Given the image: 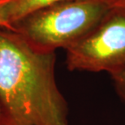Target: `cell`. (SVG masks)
<instances>
[{"mask_svg":"<svg viewBox=\"0 0 125 125\" xmlns=\"http://www.w3.org/2000/svg\"><path fill=\"white\" fill-rule=\"evenodd\" d=\"M55 53L0 29V104L7 125H69L54 74Z\"/></svg>","mask_w":125,"mask_h":125,"instance_id":"1","label":"cell"},{"mask_svg":"<svg viewBox=\"0 0 125 125\" xmlns=\"http://www.w3.org/2000/svg\"><path fill=\"white\" fill-rule=\"evenodd\" d=\"M114 8L106 0H68L21 19L13 30L37 49H67L90 32Z\"/></svg>","mask_w":125,"mask_h":125,"instance_id":"2","label":"cell"},{"mask_svg":"<svg viewBox=\"0 0 125 125\" xmlns=\"http://www.w3.org/2000/svg\"><path fill=\"white\" fill-rule=\"evenodd\" d=\"M66 62L71 71L106 72L125 67V11L114 8L90 32L67 47Z\"/></svg>","mask_w":125,"mask_h":125,"instance_id":"3","label":"cell"},{"mask_svg":"<svg viewBox=\"0 0 125 125\" xmlns=\"http://www.w3.org/2000/svg\"><path fill=\"white\" fill-rule=\"evenodd\" d=\"M64 1L68 0H10L9 17L12 28L15 23L33 12Z\"/></svg>","mask_w":125,"mask_h":125,"instance_id":"4","label":"cell"},{"mask_svg":"<svg viewBox=\"0 0 125 125\" xmlns=\"http://www.w3.org/2000/svg\"><path fill=\"white\" fill-rule=\"evenodd\" d=\"M111 76L117 94L125 103V67L119 71L111 74Z\"/></svg>","mask_w":125,"mask_h":125,"instance_id":"5","label":"cell"},{"mask_svg":"<svg viewBox=\"0 0 125 125\" xmlns=\"http://www.w3.org/2000/svg\"><path fill=\"white\" fill-rule=\"evenodd\" d=\"M9 2L10 0H0V29L13 30L9 17Z\"/></svg>","mask_w":125,"mask_h":125,"instance_id":"6","label":"cell"},{"mask_svg":"<svg viewBox=\"0 0 125 125\" xmlns=\"http://www.w3.org/2000/svg\"><path fill=\"white\" fill-rule=\"evenodd\" d=\"M106 1L112 8H125V0H106Z\"/></svg>","mask_w":125,"mask_h":125,"instance_id":"7","label":"cell"},{"mask_svg":"<svg viewBox=\"0 0 125 125\" xmlns=\"http://www.w3.org/2000/svg\"><path fill=\"white\" fill-rule=\"evenodd\" d=\"M0 125H7L6 119H5L3 111H2L1 104H0Z\"/></svg>","mask_w":125,"mask_h":125,"instance_id":"8","label":"cell"},{"mask_svg":"<svg viewBox=\"0 0 125 125\" xmlns=\"http://www.w3.org/2000/svg\"><path fill=\"white\" fill-rule=\"evenodd\" d=\"M122 10H124V11H125V8H123V9H122Z\"/></svg>","mask_w":125,"mask_h":125,"instance_id":"9","label":"cell"}]
</instances>
